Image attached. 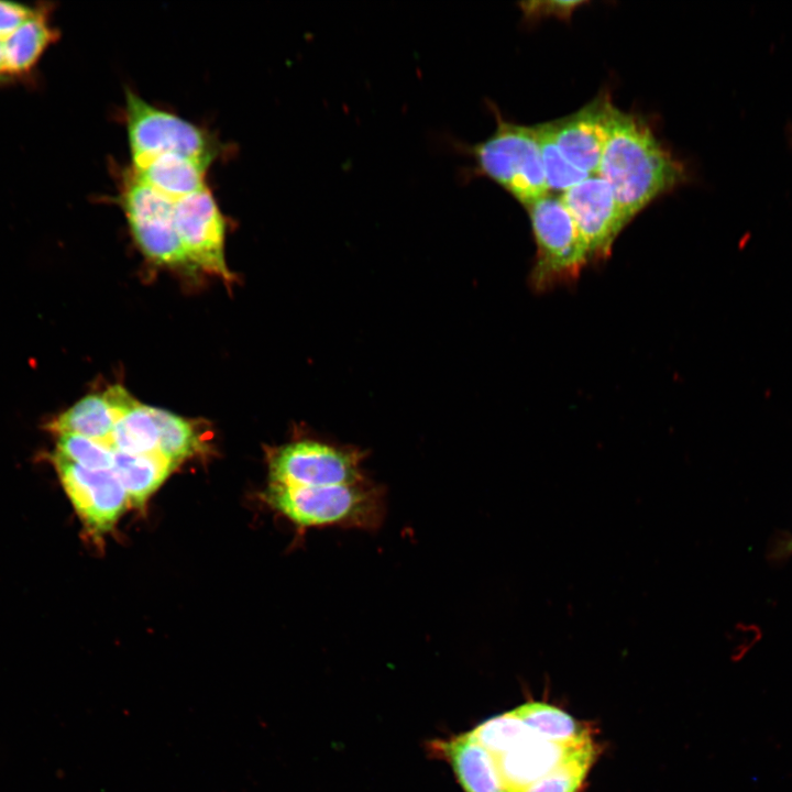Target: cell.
Wrapping results in <instances>:
<instances>
[{
    "instance_id": "1",
    "label": "cell",
    "mask_w": 792,
    "mask_h": 792,
    "mask_svg": "<svg viewBox=\"0 0 792 792\" xmlns=\"http://www.w3.org/2000/svg\"><path fill=\"white\" fill-rule=\"evenodd\" d=\"M630 221L685 178L681 163L636 114L615 108L598 173Z\"/></svg>"
},
{
    "instance_id": "2",
    "label": "cell",
    "mask_w": 792,
    "mask_h": 792,
    "mask_svg": "<svg viewBox=\"0 0 792 792\" xmlns=\"http://www.w3.org/2000/svg\"><path fill=\"white\" fill-rule=\"evenodd\" d=\"M268 504L300 529L342 528L373 531L386 515V491L370 477L331 486L270 484Z\"/></svg>"
},
{
    "instance_id": "3",
    "label": "cell",
    "mask_w": 792,
    "mask_h": 792,
    "mask_svg": "<svg viewBox=\"0 0 792 792\" xmlns=\"http://www.w3.org/2000/svg\"><path fill=\"white\" fill-rule=\"evenodd\" d=\"M496 128L485 140L463 144L473 161V174L499 185L528 206L549 193L535 125L505 120L495 111Z\"/></svg>"
},
{
    "instance_id": "4",
    "label": "cell",
    "mask_w": 792,
    "mask_h": 792,
    "mask_svg": "<svg viewBox=\"0 0 792 792\" xmlns=\"http://www.w3.org/2000/svg\"><path fill=\"white\" fill-rule=\"evenodd\" d=\"M369 451L317 436L299 437L275 448L268 460L271 484L331 486L369 479L363 463Z\"/></svg>"
},
{
    "instance_id": "5",
    "label": "cell",
    "mask_w": 792,
    "mask_h": 792,
    "mask_svg": "<svg viewBox=\"0 0 792 792\" xmlns=\"http://www.w3.org/2000/svg\"><path fill=\"white\" fill-rule=\"evenodd\" d=\"M125 122L132 168L162 154L184 155L209 167L219 153V144L209 132L131 90L125 92Z\"/></svg>"
},
{
    "instance_id": "6",
    "label": "cell",
    "mask_w": 792,
    "mask_h": 792,
    "mask_svg": "<svg viewBox=\"0 0 792 792\" xmlns=\"http://www.w3.org/2000/svg\"><path fill=\"white\" fill-rule=\"evenodd\" d=\"M526 208L537 246L531 272L535 288L547 289L578 277L590 256L561 196L548 193Z\"/></svg>"
},
{
    "instance_id": "7",
    "label": "cell",
    "mask_w": 792,
    "mask_h": 792,
    "mask_svg": "<svg viewBox=\"0 0 792 792\" xmlns=\"http://www.w3.org/2000/svg\"><path fill=\"white\" fill-rule=\"evenodd\" d=\"M120 202L132 235L146 257L168 266L190 265L176 231L173 200L141 182L130 169L122 179Z\"/></svg>"
},
{
    "instance_id": "8",
    "label": "cell",
    "mask_w": 792,
    "mask_h": 792,
    "mask_svg": "<svg viewBox=\"0 0 792 792\" xmlns=\"http://www.w3.org/2000/svg\"><path fill=\"white\" fill-rule=\"evenodd\" d=\"M174 220L189 263L230 280L224 260L226 222L210 190L205 187L174 201Z\"/></svg>"
},
{
    "instance_id": "9",
    "label": "cell",
    "mask_w": 792,
    "mask_h": 792,
    "mask_svg": "<svg viewBox=\"0 0 792 792\" xmlns=\"http://www.w3.org/2000/svg\"><path fill=\"white\" fill-rule=\"evenodd\" d=\"M63 488L86 526L96 534L110 530L129 497L111 469H87L57 454L52 457Z\"/></svg>"
},
{
    "instance_id": "10",
    "label": "cell",
    "mask_w": 792,
    "mask_h": 792,
    "mask_svg": "<svg viewBox=\"0 0 792 792\" xmlns=\"http://www.w3.org/2000/svg\"><path fill=\"white\" fill-rule=\"evenodd\" d=\"M560 196L586 245L590 260L607 257L618 233L629 222L610 186L598 175H590Z\"/></svg>"
},
{
    "instance_id": "11",
    "label": "cell",
    "mask_w": 792,
    "mask_h": 792,
    "mask_svg": "<svg viewBox=\"0 0 792 792\" xmlns=\"http://www.w3.org/2000/svg\"><path fill=\"white\" fill-rule=\"evenodd\" d=\"M615 108L607 95L598 96L579 111L550 122L563 156L590 175L598 173Z\"/></svg>"
},
{
    "instance_id": "12",
    "label": "cell",
    "mask_w": 792,
    "mask_h": 792,
    "mask_svg": "<svg viewBox=\"0 0 792 792\" xmlns=\"http://www.w3.org/2000/svg\"><path fill=\"white\" fill-rule=\"evenodd\" d=\"M138 403L124 387L111 386L101 394L82 397L50 421L47 428L58 436L78 435L110 444L117 420Z\"/></svg>"
},
{
    "instance_id": "13",
    "label": "cell",
    "mask_w": 792,
    "mask_h": 792,
    "mask_svg": "<svg viewBox=\"0 0 792 792\" xmlns=\"http://www.w3.org/2000/svg\"><path fill=\"white\" fill-rule=\"evenodd\" d=\"M429 749L451 766L464 792H515L505 781L496 757L470 733L432 740Z\"/></svg>"
},
{
    "instance_id": "14",
    "label": "cell",
    "mask_w": 792,
    "mask_h": 792,
    "mask_svg": "<svg viewBox=\"0 0 792 792\" xmlns=\"http://www.w3.org/2000/svg\"><path fill=\"white\" fill-rule=\"evenodd\" d=\"M52 7L38 3L33 14L3 42L4 70L9 80L26 77L45 51L58 38L51 22Z\"/></svg>"
},
{
    "instance_id": "15",
    "label": "cell",
    "mask_w": 792,
    "mask_h": 792,
    "mask_svg": "<svg viewBox=\"0 0 792 792\" xmlns=\"http://www.w3.org/2000/svg\"><path fill=\"white\" fill-rule=\"evenodd\" d=\"M583 743L562 745L532 735L496 759L507 784L515 792H522L528 785L553 770Z\"/></svg>"
},
{
    "instance_id": "16",
    "label": "cell",
    "mask_w": 792,
    "mask_h": 792,
    "mask_svg": "<svg viewBox=\"0 0 792 792\" xmlns=\"http://www.w3.org/2000/svg\"><path fill=\"white\" fill-rule=\"evenodd\" d=\"M208 166L179 154H162L131 172L144 184L173 201L207 187Z\"/></svg>"
},
{
    "instance_id": "17",
    "label": "cell",
    "mask_w": 792,
    "mask_h": 792,
    "mask_svg": "<svg viewBox=\"0 0 792 792\" xmlns=\"http://www.w3.org/2000/svg\"><path fill=\"white\" fill-rule=\"evenodd\" d=\"M177 464L160 453L125 454L116 451L111 468L123 488L129 503L143 505L163 484Z\"/></svg>"
},
{
    "instance_id": "18",
    "label": "cell",
    "mask_w": 792,
    "mask_h": 792,
    "mask_svg": "<svg viewBox=\"0 0 792 792\" xmlns=\"http://www.w3.org/2000/svg\"><path fill=\"white\" fill-rule=\"evenodd\" d=\"M513 712L538 737L562 745L591 739L590 729L564 711L542 702H528Z\"/></svg>"
},
{
    "instance_id": "19",
    "label": "cell",
    "mask_w": 792,
    "mask_h": 792,
    "mask_svg": "<svg viewBox=\"0 0 792 792\" xmlns=\"http://www.w3.org/2000/svg\"><path fill=\"white\" fill-rule=\"evenodd\" d=\"M151 406L138 403L117 420L110 446L125 454L158 453V428Z\"/></svg>"
},
{
    "instance_id": "20",
    "label": "cell",
    "mask_w": 792,
    "mask_h": 792,
    "mask_svg": "<svg viewBox=\"0 0 792 792\" xmlns=\"http://www.w3.org/2000/svg\"><path fill=\"white\" fill-rule=\"evenodd\" d=\"M596 755L592 739L579 745L553 770L522 792H580Z\"/></svg>"
},
{
    "instance_id": "21",
    "label": "cell",
    "mask_w": 792,
    "mask_h": 792,
    "mask_svg": "<svg viewBox=\"0 0 792 792\" xmlns=\"http://www.w3.org/2000/svg\"><path fill=\"white\" fill-rule=\"evenodd\" d=\"M158 428V453L178 464L201 449L200 438L191 422L167 410L152 407Z\"/></svg>"
},
{
    "instance_id": "22",
    "label": "cell",
    "mask_w": 792,
    "mask_h": 792,
    "mask_svg": "<svg viewBox=\"0 0 792 792\" xmlns=\"http://www.w3.org/2000/svg\"><path fill=\"white\" fill-rule=\"evenodd\" d=\"M535 128L549 190L563 193L590 176L563 156L554 142L550 122L536 124Z\"/></svg>"
},
{
    "instance_id": "23",
    "label": "cell",
    "mask_w": 792,
    "mask_h": 792,
    "mask_svg": "<svg viewBox=\"0 0 792 792\" xmlns=\"http://www.w3.org/2000/svg\"><path fill=\"white\" fill-rule=\"evenodd\" d=\"M469 733L495 757L535 735L513 711L488 718Z\"/></svg>"
},
{
    "instance_id": "24",
    "label": "cell",
    "mask_w": 792,
    "mask_h": 792,
    "mask_svg": "<svg viewBox=\"0 0 792 792\" xmlns=\"http://www.w3.org/2000/svg\"><path fill=\"white\" fill-rule=\"evenodd\" d=\"M54 454L87 469L106 470L112 468L116 450L105 442L65 433L58 436Z\"/></svg>"
},
{
    "instance_id": "25",
    "label": "cell",
    "mask_w": 792,
    "mask_h": 792,
    "mask_svg": "<svg viewBox=\"0 0 792 792\" xmlns=\"http://www.w3.org/2000/svg\"><path fill=\"white\" fill-rule=\"evenodd\" d=\"M35 7L12 1H0V41L9 37L35 11Z\"/></svg>"
},
{
    "instance_id": "26",
    "label": "cell",
    "mask_w": 792,
    "mask_h": 792,
    "mask_svg": "<svg viewBox=\"0 0 792 792\" xmlns=\"http://www.w3.org/2000/svg\"><path fill=\"white\" fill-rule=\"evenodd\" d=\"M582 1H530L522 2L521 9L526 16L529 19H537L541 16H558L560 19H568L572 15V12L580 6Z\"/></svg>"
},
{
    "instance_id": "27",
    "label": "cell",
    "mask_w": 792,
    "mask_h": 792,
    "mask_svg": "<svg viewBox=\"0 0 792 792\" xmlns=\"http://www.w3.org/2000/svg\"><path fill=\"white\" fill-rule=\"evenodd\" d=\"M792 557V532H781L773 537L768 549V559L782 563Z\"/></svg>"
},
{
    "instance_id": "28",
    "label": "cell",
    "mask_w": 792,
    "mask_h": 792,
    "mask_svg": "<svg viewBox=\"0 0 792 792\" xmlns=\"http://www.w3.org/2000/svg\"><path fill=\"white\" fill-rule=\"evenodd\" d=\"M8 80L9 79L7 78L6 70H4L3 45H2V42L0 41V84L3 81H8Z\"/></svg>"
}]
</instances>
